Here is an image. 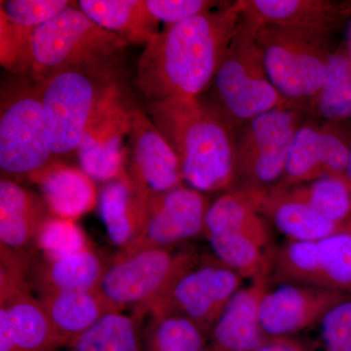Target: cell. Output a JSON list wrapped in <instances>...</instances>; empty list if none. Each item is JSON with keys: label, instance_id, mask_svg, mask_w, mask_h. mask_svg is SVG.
I'll return each instance as SVG.
<instances>
[{"label": "cell", "instance_id": "5", "mask_svg": "<svg viewBox=\"0 0 351 351\" xmlns=\"http://www.w3.org/2000/svg\"><path fill=\"white\" fill-rule=\"evenodd\" d=\"M120 69H68L38 83L44 125L53 156L77 154L99 108L121 90Z\"/></svg>", "mask_w": 351, "mask_h": 351}, {"label": "cell", "instance_id": "3", "mask_svg": "<svg viewBox=\"0 0 351 351\" xmlns=\"http://www.w3.org/2000/svg\"><path fill=\"white\" fill-rule=\"evenodd\" d=\"M203 95L206 98L201 100L237 131L263 113L295 108L270 82L255 39V25L243 17L213 82Z\"/></svg>", "mask_w": 351, "mask_h": 351}, {"label": "cell", "instance_id": "37", "mask_svg": "<svg viewBox=\"0 0 351 351\" xmlns=\"http://www.w3.org/2000/svg\"><path fill=\"white\" fill-rule=\"evenodd\" d=\"M258 351H311L292 337L270 338Z\"/></svg>", "mask_w": 351, "mask_h": 351}, {"label": "cell", "instance_id": "1", "mask_svg": "<svg viewBox=\"0 0 351 351\" xmlns=\"http://www.w3.org/2000/svg\"><path fill=\"white\" fill-rule=\"evenodd\" d=\"M239 1L166 25L145 45L136 85L147 103L199 98L213 82L241 22Z\"/></svg>", "mask_w": 351, "mask_h": 351}, {"label": "cell", "instance_id": "23", "mask_svg": "<svg viewBox=\"0 0 351 351\" xmlns=\"http://www.w3.org/2000/svg\"><path fill=\"white\" fill-rule=\"evenodd\" d=\"M51 216L45 202L17 182L0 181V246L25 252L36 243L41 226Z\"/></svg>", "mask_w": 351, "mask_h": 351}, {"label": "cell", "instance_id": "10", "mask_svg": "<svg viewBox=\"0 0 351 351\" xmlns=\"http://www.w3.org/2000/svg\"><path fill=\"white\" fill-rule=\"evenodd\" d=\"M0 351H56L52 323L31 292L25 254L0 249Z\"/></svg>", "mask_w": 351, "mask_h": 351}, {"label": "cell", "instance_id": "22", "mask_svg": "<svg viewBox=\"0 0 351 351\" xmlns=\"http://www.w3.org/2000/svg\"><path fill=\"white\" fill-rule=\"evenodd\" d=\"M38 186L51 215L73 219L92 211L99 202L93 179L82 169L53 161L29 179Z\"/></svg>", "mask_w": 351, "mask_h": 351}, {"label": "cell", "instance_id": "28", "mask_svg": "<svg viewBox=\"0 0 351 351\" xmlns=\"http://www.w3.org/2000/svg\"><path fill=\"white\" fill-rule=\"evenodd\" d=\"M306 112L326 123L351 119V55L339 51L331 53L320 90Z\"/></svg>", "mask_w": 351, "mask_h": 351}, {"label": "cell", "instance_id": "33", "mask_svg": "<svg viewBox=\"0 0 351 351\" xmlns=\"http://www.w3.org/2000/svg\"><path fill=\"white\" fill-rule=\"evenodd\" d=\"M32 32L0 15V63L13 75H31Z\"/></svg>", "mask_w": 351, "mask_h": 351}, {"label": "cell", "instance_id": "21", "mask_svg": "<svg viewBox=\"0 0 351 351\" xmlns=\"http://www.w3.org/2000/svg\"><path fill=\"white\" fill-rule=\"evenodd\" d=\"M242 193L262 216L269 218L291 241H313L346 232L321 216L304 201L291 195L286 188L272 189L265 193Z\"/></svg>", "mask_w": 351, "mask_h": 351}, {"label": "cell", "instance_id": "34", "mask_svg": "<svg viewBox=\"0 0 351 351\" xmlns=\"http://www.w3.org/2000/svg\"><path fill=\"white\" fill-rule=\"evenodd\" d=\"M75 4L76 1L69 0H1L0 15L13 24L34 31Z\"/></svg>", "mask_w": 351, "mask_h": 351}, {"label": "cell", "instance_id": "38", "mask_svg": "<svg viewBox=\"0 0 351 351\" xmlns=\"http://www.w3.org/2000/svg\"><path fill=\"white\" fill-rule=\"evenodd\" d=\"M345 177L351 186V140L350 145V154H348V165H346Z\"/></svg>", "mask_w": 351, "mask_h": 351}, {"label": "cell", "instance_id": "2", "mask_svg": "<svg viewBox=\"0 0 351 351\" xmlns=\"http://www.w3.org/2000/svg\"><path fill=\"white\" fill-rule=\"evenodd\" d=\"M147 113L191 188L202 193L235 188L237 131L213 108L200 98H173L147 103Z\"/></svg>", "mask_w": 351, "mask_h": 351}, {"label": "cell", "instance_id": "29", "mask_svg": "<svg viewBox=\"0 0 351 351\" xmlns=\"http://www.w3.org/2000/svg\"><path fill=\"white\" fill-rule=\"evenodd\" d=\"M321 216L351 232V186L345 176L330 175L286 188Z\"/></svg>", "mask_w": 351, "mask_h": 351}, {"label": "cell", "instance_id": "26", "mask_svg": "<svg viewBox=\"0 0 351 351\" xmlns=\"http://www.w3.org/2000/svg\"><path fill=\"white\" fill-rule=\"evenodd\" d=\"M147 201L136 191L129 175L108 182L100 196L101 217L112 243L124 248L144 226Z\"/></svg>", "mask_w": 351, "mask_h": 351}, {"label": "cell", "instance_id": "4", "mask_svg": "<svg viewBox=\"0 0 351 351\" xmlns=\"http://www.w3.org/2000/svg\"><path fill=\"white\" fill-rule=\"evenodd\" d=\"M129 44L75 5L34 29L31 77L41 83L68 69H120Z\"/></svg>", "mask_w": 351, "mask_h": 351}, {"label": "cell", "instance_id": "19", "mask_svg": "<svg viewBox=\"0 0 351 351\" xmlns=\"http://www.w3.org/2000/svg\"><path fill=\"white\" fill-rule=\"evenodd\" d=\"M244 19L327 38L341 18V7L326 0H239Z\"/></svg>", "mask_w": 351, "mask_h": 351}, {"label": "cell", "instance_id": "14", "mask_svg": "<svg viewBox=\"0 0 351 351\" xmlns=\"http://www.w3.org/2000/svg\"><path fill=\"white\" fill-rule=\"evenodd\" d=\"M132 108L119 90L94 115L78 147L80 169L95 182H112L128 176L130 149L125 145Z\"/></svg>", "mask_w": 351, "mask_h": 351}, {"label": "cell", "instance_id": "24", "mask_svg": "<svg viewBox=\"0 0 351 351\" xmlns=\"http://www.w3.org/2000/svg\"><path fill=\"white\" fill-rule=\"evenodd\" d=\"M203 234L207 239L247 237L263 249L269 248L270 232L265 219L251 201L237 189L223 193L210 204Z\"/></svg>", "mask_w": 351, "mask_h": 351}, {"label": "cell", "instance_id": "8", "mask_svg": "<svg viewBox=\"0 0 351 351\" xmlns=\"http://www.w3.org/2000/svg\"><path fill=\"white\" fill-rule=\"evenodd\" d=\"M200 255L191 247L177 246L149 249L125 257L115 255L100 289L121 311L131 307L132 316L142 322L147 309L166 295Z\"/></svg>", "mask_w": 351, "mask_h": 351}, {"label": "cell", "instance_id": "30", "mask_svg": "<svg viewBox=\"0 0 351 351\" xmlns=\"http://www.w3.org/2000/svg\"><path fill=\"white\" fill-rule=\"evenodd\" d=\"M143 351H207L209 339L193 321L174 314L147 316Z\"/></svg>", "mask_w": 351, "mask_h": 351}, {"label": "cell", "instance_id": "25", "mask_svg": "<svg viewBox=\"0 0 351 351\" xmlns=\"http://www.w3.org/2000/svg\"><path fill=\"white\" fill-rule=\"evenodd\" d=\"M77 7L89 19L130 44H147L158 34L159 22L145 0H80Z\"/></svg>", "mask_w": 351, "mask_h": 351}, {"label": "cell", "instance_id": "15", "mask_svg": "<svg viewBox=\"0 0 351 351\" xmlns=\"http://www.w3.org/2000/svg\"><path fill=\"white\" fill-rule=\"evenodd\" d=\"M128 175L138 195L149 196L184 186L179 159L149 113L132 108Z\"/></svg>", "mask_w": 351, "mask_h": 351}, {"label": "cell", "instance_id": "6", "mask_svg": "<svg viewBox=\"0 0 351 351\" xmlns=\"http://www.w3.org/2000/svg\"><path fill=\"white\" fill-rule=\"evenodd\" d=\"M44 125L38 83L31 76L13 75L0 95V171L20 182L53 161Z\"/></svg>", "mask_w": 351, "mask_h": 351}, {"label": "cell", "instance_id": "9", "mask_svg": "<svg viewBox=\"0 0 351 351\" xmlns=\"http://www.w3.org/2000/svg\"><path fill=\"white\" fill-rule=\"evenodd\" d=\"M304 110L281 108L250 120L237 130V180L242 193H265L282 179L289 151L304 123Z\"/></svg>", "mask_w": 351, "mask_h": 351}, {"label": "cell", "instance_id": "27", "mask_svg": "<svg viewBox=\"0 0 351 351\" xmlns=\"http://www.w3.org/2000/svg\"><path fill=\"white\" fill-rule=\"evenodd\" d=\"M108 265L93 247L55 260H43L36 270L41 294L100 288Z\"/></svg>", "mask_w": 351, "mask_h": 351}, {"label": "cell", "instance_id": "36", "mask_svg": "<svg viewBox=\"0 0 351 351\" xmlns=\"http://www.w3.org/2000/svg\"><path fill=\"white\" fill-rule=\"evenodd\" d=\"M149 12L158 22L176 24L199 14L225 5L226 2L211 0H145Z\"/></svg>", "mask_w": 351, "mask_h": 351}, {"label": "cell", "instance_id": "35", "mask_svg": "<svg viewBox=\"0 0 351 351\" xmlns=\"http://www.w3.org/2000/svg\"><path fill=\"white\" fill-rule=\"evenodd\" d=\"M316 326L324 351H351V298L332 307Z\"/></svg>", "mask_w": 351, "mask_h": 351}, {"label": "cell", "instance_id": "18", "mask_svg": "<svg viewBox=\"0 0 351 351\" xmlns=\"http://www.w3.org/2000/svg\"><path fill=\"white\" fill-rule=\"evenodd\" d=\"M269 286V276L263 274L233 295L215 325L207 351H258L269 341L261 325L260 309Z\"/></svg>", "mask_w": 351, "mask_h": 351}, {"label": "cell", "instance_id": "17", "mask_svg": "<svg viewBox=\"0 0 351 351\" xmlns=\"http://www.w3.org/2000/svg\"><path fill=\"white\" fill-rule=\"evenodd\" d=\"M350 298L351 294L341 291L280 284L263 297L261 325L269 338L292 337L315 326L332 307Z\"/></svg>", "mask_w": 351, "mask_h": 351}, {"label": "cell", "instance_id": "16", "mask_svg": "<svg viewBox=\"0 0 351 351\" xmlns=\"http://www.w3.org/2000/svg\"><path fill=\"white\" fill-rule=\"evenodd\" d=\"M350 140L335 124L304 122L291 145L276 188L307 184L325 176H345Z\"/></svg>", "mask_w": 351, "mask_h": 351}, {"label": "cell", "instance_id": "12", "mask_svg": "<svg viewBox=\"0 0 351 351\" xmlns=\"http://www.w3.org/2000/svg\"><path fill=\"white\" fill-rule=\"evenodd\" d=\"M270 282L351 294V232L313 241L288 240L267 250Z\"/></svg>", "mask_w": 351, "mask_h": 351}, {"label": "cell", "instance_id": "13", "mask_svg": "<svg viewBox=\"0 0 351 351\" xmlns=\"http://www.w3.org/2000/svg\"><path fill=\"white\" fill-rule=\"evenodd\" d=\"M210 204L204 193L186 186L149 196L142 230L117 256L170 248L203 234Z\"/></svg>", "mask_w": 351, "mask_h": 351}, {"label": "cell", "instance_id": "20", "mask_svg": "<svg viewBox=\"0 0 351 351\" xmlns=\"http://www.w3.org/2000/svg\"><path fill=\"white\" fill-rule=\"evenodd\" d=\"M62 346H69L106 316L122 313L100 288L46 292L38 298Z\"/></svg>", "mask_w": 351, "mask_h": 351}, {"label": "cell", "instance_id": "7", "mask_svg": "<svg viewBox=\"0 0 351 351\" xmlns=\"http://www.w3.org/2000/svg\"><path fill=\"white\" fill-rule=\"evenodd\" d=\"M254 25L270 82L293 107L306 112L324 80L332 53L327 38L276 25Z\"/></svg>", "mask_w": 351, "mask_h": 351}, {"label": "cell", "instance_id": "31", "mask_svg": "<svg viewBox=\"0 0 351 351\" xmlns=\"http://www.w3.org/2000/svg\"><path fill=\"white\" fill-rule=\"evenodd\" d=\"M71 348L73 351H143L140 322L122 313L110 314Z\"/></svg>", "mask_w": 351, "mask_h": 351}, {"label": "cell", "instance_id": "11", "mask_svg": "<svg viewBox=\"0 0 351 351\" xmlns=\"http://www.w3.org/2000/svg\"><path fill=\"white\" fill-rule=\"evenodd\" d=\"M243 279L216 256L200 255L166 295L147 309L144 319L152 314L182 316L209 339L228 302L242 289Z\"/></svg>", "mask_w": 351, "mask_h": 351}, {"label": "cell", "instance_id": "32", "mask_svg": "<svg viewBox=\"0 0 351 351\" xmlns=\"http://www.w3.org/2000/svg\"><path fill=\"white\" fill-rule=\"evenodd\" d=\"M34 245L40 250L43 260H55L91 246L75 221L53 215L41 226Z\"/></svg>", "mask_w": 351, "mask_h": 351}]
</instances>
